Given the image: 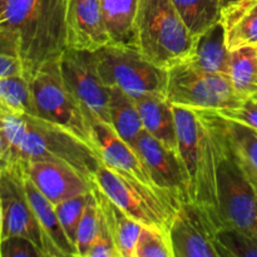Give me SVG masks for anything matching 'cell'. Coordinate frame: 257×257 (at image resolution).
I'll return each mask as SVG.
<instances>
[{"instance_id":"obj_38","label":"cell","mask_w":257,"mask_h":257,"mask_svg":"<svg viewBox=\"0 0 257 257\" xmlns=\"http://www.w3.org/2000/svg\"><path fill=\"white\" fill-rule=\"evenodd\" d=\"M241 0H221V4H222V8L223 10L228 9V8H232L233 5L238 4Z\"/></svg>"},{"instance_id":"obj_42","label":"cell","mask_w":257,"mask_h":257,"mask_svg":"<svg viewBox=\"0 0 257 257\" xmlns=\"http://www.w3.org/2000/svg\"><path fill=\"white\" fill-rule=\"evenodd\" d=\"M248 99H251V100H252V103H253V104H255L256 107H257V93H255V94H253L252 97H251V98H248Z\"/></svg>"},{"instance_id":"obj_17","label":"cell","mask_w":257,"mask_h":257,"mask_svg":"<svg viewBox=\"0 0 257 257\" xmlns=\"http://www.w3.org/2000/svg\"><path fill=\"white\" fill-rule=\"evenodd\" d=\"M23 178L29 202L47 238V257H79L77 247L60 223L55 206L35 187L32 180L25 175L24 170Z\"/></svg>"},{"instance_id":"obj_35","label":"cell","mask_w":257,"mask_h":257,"mask_svg":"<svg viewBox=\"0 0 257 257\" xmlns=\"http://www.w3.org/2000/svg\"><path fill=\"white\" fill-rule=\"evenodd\" d=\"M18 74L24 75V70H23V65L20 60L15 55L5 52L2 45H0V78Z\"/></svg>"},{"instance_id":"obj_22","label":"cell","mask_w":257,"mask_h":257,"mask_svg":"<svg viewBox=\"0 0 257 257\" xmlns=\"http://www.w3.org/2000/svg\"><path fill=\"white\" fill-rule=\"evenodd\" d=\"M112 44L136 45V19L140 0H99Z\"/></svg>"},{"instance_id":"obj_34","label":"cell","mask_w":257,"mask_h":257,"mask_svg":"<svg viewBox=\"0 0 257 257\" xmlns=\"http://www.w3.org/2000/svg\"><path fill=\"white\" fill-rule=\"evenodd\" d=\"M84 257H119V253H118L117 247L114 245V241H113L103 218L99 232H98L97 237L93 241L90 247L88 248Z\"/></svg>"},{"instance_id":"obj_2","label":"cell","mask_w":257,"mask_h":257,"mask_svg":"<svg viewBox=\"0 0 257 257\" xmlns=\"http://www.w3.org/2000/svg\"><path fill=\"white\" fill-rule=\"evenodd\" d=\"M13 165L30 161H54L75 168L92 180L99 166L94 148L65 128L38 115L9 113L4 122Z\"/></svg>"},{"instance_id":"obj_33","label":"cell","mask_w":257,"mask_h":257,"mask_svg":"<svg viewBox=\"0 0 257 257\" xmlns=\"http://www.w3.org/2000/svg\"><path fill=\"white\" fill-rule=\"evenodd\" d=\"M213 112H216L225 119L242 123V124L257 131V107L251 99H246L237 107L222 108V109L213 110Z\"/></svg>"},{"instance_id":"obj_11","label":"cell","mask_w":257,"mask_h":257,"mask_svg":"<svg viewBox=\"0 0 257 257\" xmlns=\"http://www.w3.org/2000/svg\"><path fill=\"white\" fill-rule=\"evenodd\" d=\"M0 201L3 208V237L19 235L29 238L47 257V238L24 187L23 168L13 165L0 172Z\"/></svg>"},{"instance_id":"obj_6","label":"cell","mask_w":257,"mask_h":257,"mask_svg":"<svg viewBox=\"0 0 257 257\" xmlns=\"http://www.w3.org/2000/svg\"><path fill=\"white\" fill-rule=\"evenodd\" d=\"M92 180L113 202L143 227L170 232L173 218L182 203L172 193L112 170L102 161Z\"/></svg>"},{"instance_id":"obj_9","label":"cell","mask_w":257,"mask_h":257,"mask_svg":"<svg viewBox=\"0 0 257 257\" xmlns=\"http://www.w3.org/2000/svg\"><path fill=\"white\" fill-rule=\"evenodd\" d=\"M166 95L173 105L188 109L218 110L245 102L227 75L201 72L185 62L168 69Z\"/></svg>"},{"instance_id":"obj_1","label":"cell","mask_w":257,"mask_h":257,"mask_svg":"<svg viewBox=\"0 0 257 257\" xmlns=\"http://www.w3.org/2000/svg\"><path fill=\"white\" fill-rule=\"evenodd\" d=\"M68 0H10L0 19V44L30 79L67 49Z\"/></svg>"},{"instance_id":"obj_3","label":"cell","mask_w":257,"mask_h":257,"mask_svg":"<svg viewBox=\"0 0 257 257\" xmlns=\"http://www.w3.org/2000/svg\"><path fill=\"white\" fill-rule=\"evenodd\" d=\"M195 110L205 119L212 142L221 226L257 237V197L236 162L223 118L213 110Z\"/></svg>"},{"instance_id":"obj_7","label":"cell","mask_w":257,"mask_h":257,"mask_svg":"<svg viewBox=\"0 0 257 257\" xmlns=\"http://www.w3.org/2000/svg\"><path fill=\"white\" fill-rule=\"evenodd\" d=\"M99 77L105 87L119 88L136 98L166 94L168 70L153 64L135 44H108L94 52Z\"/></svg>"},{"instance_id":"obj_20","label":"cell","mask_w":257,"mask_h":257,"mask_svg":"<svg viewBox=\"0 0 257 257\" xmlns=\"http://www.w3.org/2000/svg\"><path fill=\"white\" fill-rule=\"evenodd\" d=\"M92 191L119 257H135L136 246L143 226L130 217L117 203L113 202L93 180Z\"/></svg>"},{"instance_id":"obj_39","label":"cell","mask_w":257,"mask_h":257,"mask_svg":"<svg viewBox=\"0 0 257 257\" xmlns=\"http://www.w3.org/2000/svg\"><path fill=\"white\" fill-rule=\"evenodd\" d=\"M10 112H8V110H5L4 108L0 107V128L4 127V122H5V118H7V115L9 114Z\"/></svg>"},{"instance_id":"obj_10","label":"cell","mask_w":257,"mask_h":257,"mask_svg":"<svg viewBox=\"0 0 257 257\" xmlns=\"http://www.w3.org/2000/svg\"><path fill=\"white\" fill-rule=\"evenodd\" d=\"M63 80L77 99L88 122L109 123V88L105 87L98 73L94 52L67 48L59 58Z\"/></svg>"},{"instance_id":"obj_28","label":"cell","mask_w":257,"mask_h":257,"mask_svg":"<svg viewBox=\"0 0 257 257\" xmlns=\"http://www.w3.org/2000/svg\"><path fill=\"white\" fill-rule=\"evenodd\" d=\"M100 225H102V215H100L99 206L95 200L94 193L90 190L84 212H83L79 226H78L77 237H75V247H77L78 256H85L88 248L90 247L99 232Z\"/></svg>"},{"instance_id":"obj_36","label":"cell","mask_w":257,"mask_h":257,"mask_svg":"<svg viewBox=\"0 0 257 257\" xmlns=\"http://www.w3.org/2000/svg\"><path fill=\"white\" fill-rule=\"evenodd\" d=\"M256 4L257 0H241L238 4L233 5L232 8H228V9L223 10L222 22L225 24V27H228L232 23H235L236 20L242 18L245 14H247Z\"/></svg>"},{"instance_id":"obj_43","label":"cell","mask_w":257,"mask_h":257,"mask_svg":"<svg viewBox=\"0 0 257 257\" xmlns=\"http://www.w3.org/2000/svg\"><path fill=\"white\" fill-rule=\"evenodd\" d=\"M251 12H253V13H257V4H256V5H255V7H253V8H252V9H251V10H250V12H248V13H251ZM245 15H246V14H245Z\"/></svg>"},{"instance_id":"obj_19","label":"cell","mask_w":257,"mask_h":257,"mask_svg":"<svg viewBox=\"0 0 257 257\" xmlns=\"http://www.w3.org/2000/svg\"><path fill=\"white\" fill-rule=\"evenodd\" d=\"M230 54L226 27L221 20L195 38L192 50L185 63L201 72L227 75Z\"/></svg>"},{"instance_id":"obj_14","label":"cell","mask_w":257,"mask_h":257,"mask_svg":"<svg viewBox=\"0 0 257 257\" xmlns=\"http://www.w3.org/2000/svg\"><path fill=\"white\" fill-rule=\"evenodd\" d=\"M20 166L35 187L54 206L92 190V180H88L75 168L65 163L54 161H30L20 163Z\"/></svg>"},{"instance_id":"obj_30","label":"cell","mask_w":257,"mask_h":257,"mask_svg":"<svg viewBox=\"0 0 257 257\" xmlns=\"http://www.w3.org/2000/svg\"><path fill=\"white\" fill-rule=\"evenodd\" d=\"M135 257H173L170 235L155 228L142 227Z\"/></svg>"},{"instance_id":"obj_8","label":"cell","mask_w":257,"mask_h":257,"mask_svg":"<svg viewBox=\"0 0 257 257\" xmlns=\"http://www.w3.org/2000/svg\"><path fill=\"white\" fill-rule=\"evenodd\" d=\"M29 82L35 115L65 128L93 147L90 124L82 107L63 80L59 59L43 65Z\"/></svg>"},{"instance_id":"obj_32","label":"cell","mask_w":257,"mask_h":257,"mask_svg":"<svg viewBox=\"0 0 257 257\" xmlns=\"http://www.w3.org/2000/svg\"><path fill=\"white\" fill-rule=\"evenodd\" d=\"M0 257H44L34 242L24 236L13 235L0 242Z\"/></svg>"},{"instance_id":"obj_31","label":"cell","mask_w":257,"mask_h":257,"mask_svg":"<svg viewBox=\"0 0 257 257\" xmlns=\"http://www.w3.org/2000/svg\"><path fill=\"white\" fill-rule=\"evenodd\" d=\"M89 192L77 195L74 197H70L68 200H64L63 202L55 205V210H57L60 223H62L67 236L70 238V241L74 245L75 237H77L78 226H79L80 218H82L83 212H84Z\"/></svg>"},{"instance_id":"obj_21","label":"cell","mask_w":257,"mask_h":257,"mask_svg":"<svg viewBox=\"0 0 257 257\" xmlns=\"http://www.w3.org/2000/svg\"><path fill=\"white\" fill-rule=\"evenodd\" d=\"M223 124L236 162L257 197V131L225 118Z\"/></svg>"},{"instance_id":"obj_37","label":"cell","mask_w":257,"mask_h":257,"mask_svg":"<svg viewBox=\"0 0 257 257\" xmlns=\"http://www.w3.org/2000/svg\"><path fill=\"white\" fill-rule=\"evenodd\" d=\"M12 166L10 160V150L9 143H8L7 136L3 128H0V172Z\"/></svg>"},{"instance_id":"obj_5","label":"cell","mask_w":257,"mask_h":257,"mask_svg":"<svg viewBox=\"0 0 257 257\" xmlns=\"http://www.w3.org/2000/svg\"><path fill=\"white\" fill-rule=\"evenodd\" d=\"M195 37L172 0H140L136 19V45L153 64L165 69L185 62Z\"/></svg>"},{"instance_id":"obj_26","label":"cell","mask_w":257,"mask_h":257,"mask_svg":"<svg viewBox=\"0 0 257 257\" xmlns=\"http://www.w3.org/2000/svg\"><path fill=\"white\" fill-rule=\"evenodd\" d=\"M0 107L10 113L35 115L30 82L23 74L0 78Z\"/></svg>"},{"instance_id":"obj_15","label":"cell","mask_w":257,"mask_h":257,"mask_svg":"<svg viewBox=\"0 0 257 257\" xmlns=\"http://www.w3.org/2000/svg\"><path fill=\"white\" fill-rule=\"evenodd\" d=\"M65 27L67 48L97 52L112 44L99 0H68Z\"/></svg>"},{"instance_id":"obj_27","label":"cell","mask_w":257,"mask_h":257,"mask_svg":"<svg viewBox=\"0 0 257 257\" xmlns=\"http://www.w3.org/2000/svg\"><path fill=\"white\" fill-rule=\"evenodd\" d=\"M216 248L220 257H257V237L221 227L216 233Z\"/></svg>"},{"instance_id":"obj_24","label":"cell","mask_w":257,"mask_h":257,"mask_svg":"<svg viewBox=\"0 0 257 257\" xmlns=\"http://www.w3.org/2000/svg\"><path fill=\"white\" fill-rule=\"evenodd\" d=\"M227 77L242 100L257 93V47H245L230 54Z\"/></svg>"},{"instance_id":"obj_18","label":"cell","mask_w":257,"mask_h":257,"mask_svg":"<svg viewBox=\"0 0 257 257\" xmlns=\"http://www.w3.org/2000/svg\"><path fill=\"white\" fill-rule=\"evenodd\" d=\"M140 110L143 130L171 150L178 151L173 104L163 93H151L133 98Z\"/></svg>"},{"instance_id":"obj_16","label":"cell","mask_w":257,"mask_h":257,"mask_svg":"<svg viewBox=\"0 0 257 257\" xmlns=\"http://www.w3.org/2000/svg\"><path fill=\"white\" fill-rule=\"evenodd\" d=\"M89 124L93 147L105 166L156 186L135 148L115 132L112 124L102 120H92Z\"/></svg>"},{"instance_id":"obj_40","label":"cell","mask_w":257,"mask_h":257,"mask_svg":"<svg viewBox=\"0 0 257 257\" xmlns=\"http://www.w3.org/2000/svg\"><path fill=\"white\" fill-rule=\"evenodd\" d=\"M9 2L10 0H0V19H2V17L4 15L5 10H7L8 5H9Z\"/></svg>"},{"instance_id":"obj_23","label":"cell","mask_w":257,"mask_h":257,"mask_svg":"<svg viewBox=\"0 0 257 257\" xmlns=\"http://www.w3.org/2000/svg\"><path fill=\"white\" fill-rule=\"evenodd\" d=\"M108 108L112 127L125 142L133 146L136 138L143 131L140 110L133 97L119 88H109Z\"/></svg>"},{"instance_id":"obj_41","label":"cell","mask_w":257,"mask_h":257,"mask_svg":"<svg viewBox=\"0 0 257 257\" xmlns=\"http://www.w3.org/2000/svg\"><path fill=\"white\" fill-rule=\"evenodd\" d=\"M3 237V208H2V201H0V242H2Z\"/></svg>"},{"instance_id":"obj_25","label":"cell","mask_w":257,"mask_h":257,"mask_svg":"<svg viewBox=\"0 0 257 257\" xmlns=\"http://www.w3.org/2000/svg\"><path fill=\"white\" fill-rule=\"evenodd\" d=\"M172 3L195 38L222 20L221 0H172Z\"/></svg>"},{"instance_id":"obj_29","label":"cell","mask_w":257,"mask_h":257,"mask_svg":"<svg viewBox=\"0 0 257 257\" xmlns=\"http://www.w3.org/2000/svg\"><path fill=\"white\" fill-rule=\"evenodd\" d=\"M226 42L230 52L245 47H257V13H247L226 27Z\"/></svg>"},{"instance_id":"obj_13","label":"cell","mask_w":257,"mask_h":257,"mask_svg":"<svg viewBox=\"0 0 257 257\" xmlns=\"http://www.w3.org/2000/svg\"><path fill=\"white\" fill-rule=\"evenodd\" d=\"M132 147L157 187L172 193L181 202L190 201L187 172L180 152L166 147L145 130L138 135Z\"/></svg>"},{"instance_id":"obj_12","label":"cell","mask_w":257,"mask_h":257,"mask_svg":"<svg viewBox=\"0 0 257 257\" xmlns=\"http://www.w3.org/2000/svg\"><path fill=\"white\" fill-rule=\"evenodd\" d=\"M218 228L207 211L191 201L182 202L168 232L173 257H220L216 248Z\"/></svg>"},{"instance_id":"obj_4","label":"cell","mask_w":257,"mask_h":257,"mask_svg":"<svg viewBox=\"0 0 257 257\" xmlns=\"http://www.w3.org/2000/svg\"><path fill=\"white\" fill-rule=\"evenodd\" d=\"M180 156L188 177V200L221 226L216 195L215 157L207 124L200 112L173 105Z\"/></svg>"}]
</instances>
